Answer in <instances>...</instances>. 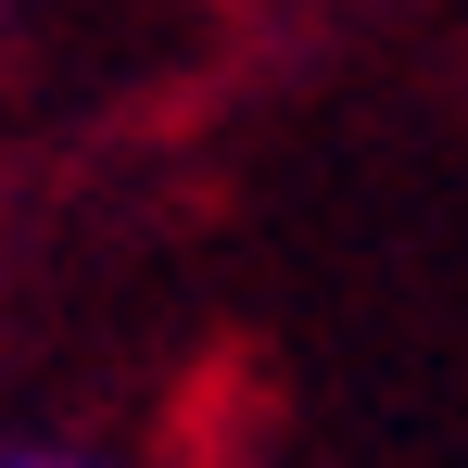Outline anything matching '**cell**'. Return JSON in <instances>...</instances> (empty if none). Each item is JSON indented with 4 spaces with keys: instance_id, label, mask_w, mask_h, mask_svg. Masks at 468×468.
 <instances>
[{
    "instance_id": "1",
    "label": "cell",
    "mask_w": 468,
    "mask_h": 468,
    "mask_svg": "<svg viewBox=\"0 0 468 468\" xmlns=\"http://www.w3.org/2000/svg\"><path fill=\"white\" fill-rule=\"evenodd\" d=\"M0 468H101V456H0Z\"/></svg>"
}]
</instances>
